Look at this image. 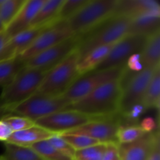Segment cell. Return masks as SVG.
<instances>
[{
  "instance_id": "obj_27",
  "label": "cell",
  "mask_w": 160,
  "mask_h": 160,
  "mask_svg": "<svg viewBox=\"0 0 160 160\" xmlns=\"http://www.w3.org/2000/svg\"><path fill=\"white\" fill-rule=\"evenodd\" d=\"M26 0H3L0 5V21L6 29L15 18Z\"/></svg>"
},
{
  "instance_id": "obj_37",
  "label": "cell",
  "mask_w": 160,
  "mask_h": 160,
  "mask_svg": "<svg viewBox=\"0 0 160 160\" xmlns=\"http://www.w3.org/2000/svg\"><path fill=\"white\" fill-rule=\"evenodd\" d=\"M5 30V27L3 26L2 23H1V21H0V32H2V31H3Z\"/></svg>"
},
{
  "instance_id": "obj_31",
  "label": "cell",
  "mask_w": 160,
  "mask_h": 160,
  "mask_svg": "<svg viewBox=\"0 0 160 160\" xmlns=\"http://www.w3.org/2000/svg\"><path fill=\"white\" fill-rule=\"evenodd\" d=\"M106 144H98L75 152L73 160H102L106 150Z\"/></svg>"
},
{
  "instance_id": "obj_18",
  "label": "cell",
  "mask_w": 160,
  "mask_h": 160,
  "mask_svg": "<svg viewBox=\"0 0 160 160\" xmlns=\"http://www.w3.org/2000/svg\"><path fill=\"white\" fill-rule=\"evenodd\" d=\"M54 133L35 124L31 128L12 132L7 142H6L20 145V146L31 147L34 144L47 140Z\"/></svg>"
},
{
  "instance_id": "obj_15",
  "label": "cell",
  "mask_w": 160,
  "mask_h": 160,
  "mask_svg": "<svg viewBox=\"0 0 160 160\" xmlns=\"http://www.w3.org/2000/svg\"><path fill=\"white\" fill-rule=\"evenodd\" d=\"M159 135V131H152L131 143L119 144V160H146Z\"/></svg>"
},
{
  "instance_id": "obj_13",
  "label": "cell",
  "mask_w": 160,
  "mask_h": 160,
  "mask_svg": "<svg viewBox=\"0 0 160 160\" xmlns=\"http://www.w3.org/2000/svg\"><path fill=\"white\" fill-rule=\"evenodd\" d=\"M92 119L88 116L74 110L63 109L35 120L37 126L48 130L54 134H63L74 130Z\"/></svg>"
},
{
  "instance_id": "obj_19",
  "label": "cell",
  "mask_w": 160,
  "mask_h": 160,
  "mask_svg": "<svg viewBox=\"0 0 160 160\" xmlns=\"http://www.w3.org/2000/svg\"><path fill=\"white\" fill-rule=\"evenodd\" d=\"M160 12L148 13L132 19L128 34L142 35L148 38L160 31Z\"/></svg>"
},
{
  "instance_id": "obj_16",
  "label": "cell",
  "mask_w": 160,
  "mask_h": 160,
  "mask_svg": "<svg viewBox=\"0 0 160 160\" xmlns=\"http://www.w3.org/2000/svg\"><path fill=\"white\" fill-rule=\"evenodd\" d=\"M45 0H26L15 18L5 29L9 39L31 27L33 20Z\"/></svg>"
},
{
  "instance_id": "obj_36",
  "label": "cell",
  "mask_w": 160,
  "mask_h": 160,
  "mask_svg": "<svg viewBox=\"0 0 160 160\" xmlns=\"http://www.w3.org/2000/svg\"><path fill=\"white\" fill-rule=\"evenodd\" d=\"M8 41H9V38H8V36L6 35L4 30L3 31L0 32V53H1L3 47L5 46V45H6V42H7Z\"/></svg>"
},
{
  "instance_id": "obj_34",
  "label": "cell",
  "mask_w": 160,
  "mask_h": 160,
  "mask_svg": "<svg viewBox=\"0 0 160 160\" xmlns=\"http://www.w3.org/2000/svg\"><path fill=\"white\" fill-rule=\"evenodd\" d=\"M146 160H160V141L159 135L156 138Z\"/></svg>"
},
{
  "instance_id": "obj_20",
  "label": "cell",
  "mask_w": 160,
  "mask_h": 160,
  "mask_svg": "<svg viewBox=\"0 0 160 160\" xmlns=\"http://www.w3.org/2000/svg\"><path fill=\"white\" fill-rule=\"evenodd\" d=\"M140 62L143 70L155 68L160 65V31L148 38L140 53Z\"/></svg>"
},
{
  "instance_id": "obj_1",
  "label": "cell",
  "mask_w": 160,
  "mask_h": 160,
  "mask_svg": "<svg viewBox=\"0 0 160 160\" xmlns=\"http://www.w3.org/2000/svg\"><path fill=\"white\" fill-rule=\"evenodd\" d=\"M122 88L120 79L102 84L84 98L71 103L65 109L81 112L95 119L106 118L119 112Z\"/></svg>"
},
{
  "instance_id": "obj_35",
  "label": "cell",
  "mask_w": 160,
  "mask_h": 160,
  "mask_svg": "<svg viewBox=\"0 0 160 160\" xmlns=\"http://www.w3.org/2000/svg\"><path fill=\"white\" fill-rule=\"evenodd\" d=\"M12 134V131L9 125L4 120H0V141L4 142H7Z\"/></svg>"
},
{
  "instance_id": "obj_5",
  "label": "cell",
  "mask_w": 160,
  "mask_h": 160,
  "mask_svg": "<svg viewBox=\"0 0 160 160\" xmlns=\"http://www.w3.org/2000/svg\"><path fill=\"white\" fill-rule=\"evenodd\" d=\"M118 0H88L67 20L73 35H81L101 23L114 13Z\"/></svg>"
},
{
  "instance_id": "obj_25",
  "label": "cell",
  "mask_w": 160,
  "mask_h": 160,
  "mask_svg": "<svg viewBox=\"0 0 160 160\" xmlns=\"http://www.w3.org/2000/svg\"><path fill=\"white\" fill-rule=\"evenodd\" d=\"M24 67L25 62L18 56L0 60V86L8 85Z\"/></svg>"
},
{
  "instance_id": "obj_21",
  "label": "cell",
  "mask_w": 160,
  "mask_h": 160,
  "mask_svg": "<svg viewBox=\"0 0 160 160\" xmlns=\"http://www.w3.org/2000/svg\"><path fill=\"white\" fill-rule=\"evenodd\" d=\"M63 0H45V2L39 9L31 27L45 26L52 24L57 20V15Z\"/></svg>"
},
{
  "instance_id": "obj_29",
  "label": "cell",
  "mask_w": 160,
  "mask_h": 160,
  "mask_svg": "<svg viewBox=\"0 0 160 160\" xmlns=\"http://www.w3.org/2000/svg\"><path fill=\"white\" fill-rule=\"evenodd\" d=\"M59 135L65 141H67L70 145L73 148L75 151L82 150L89 147L95 146V145L101 144L98 141L81 134H60Z\"/></svg>"
},
{
  "instance_id": "obj_22",
  "label": "cell",
  "mask_w": 160,
  "mask_h": 160,
  "mask_svg": "<svg viewBox=\"0 0 160 160\" xmlns=\"http://www.w3.org/2000/svg\"><path fill=\"white\" fill-rule=\"evenodd\" d=\"M113 45H105L95 48L80 59L78 64V71L80 76L95 70L106 58Z\"/></svg>"
},
{
  "instance_id": "obj_26",
  "label": "cell",
  "mask_w": 160,
  "mask_h": 160,
  "mask_svg": "<svg viewBox=\"0 0 160 160\" xmlns=\"http://www.w3.org/2000/svg\"><path fill=\"white\" fill-rule=\"evenodd\" d=\"M31 148L43 160H73V157L64 154L55 148L48 139L34 144Z\"/></svg>"
},
{
  "instance_id": "obj_32",
  "label": "cell",
  "mask_w": 160,
  "mask_h": 160,
  "mask_svg": "<svg viewBox=\"0 0 160 160\" xmlns=\"http://www.w3.org/2000/svg\"><path fill=\"white\" fill-rule=\"evenodd\" d=\"M2 120H4L9 125V127L12 130V132L22 131V130L31 128V127L35 125V123L33 120L26 118V117L17 115L6 117Z\"/></svg>"
},
{
  "instance_id": "obj_2",
  "label": "cell",
  "mask_w": 160,
  "mask_h": 160,
  "mask_svg": "<svg viewBox=\"0 0 160 160\" xmlns=\"http://www.w3.org/2000/svg\"><path fill=\"white\" fill-rule=\"evenodd\" d=\"M131 19L123 16L112 14L79 37L78 52L79 60L95 48L113 45L128 34Z\"/></svg>"
},
{
  "instance_id": "obj_38",
  "label": "cell",
  "mask_w": 160,
  "mask_h": 160,
  "mask_svg": "<svg viewBox=\"0 0 160 160\" xmlns=\"http://www.w3.org/2000/svg\"><path fill=\"white\" fill-rule=\"evenodd\" d=\"M2 2H3V0H0V5H1L2 3Z\"/></svg>"
},
{
  "instance_id": "obj_24",
  "label": "cell",
  "mask_w": 160,
  "mask_h": 160,
  "mask_svg": "<svg viewBox=\"0 0 160 160\" xmlns=\"http://www.w3.org/2000/svg\"><path fill=\"white\" fill-rule=\"evenodd\" d=\"M160 65L157 66L148 84L142 105L145 109L159 107Z\"/></svg>"
},
{
  "instance_id": "obj_9",
  "label": "cell",
  "mask_w": 160,
  "mask_h": 160,
  "mask_svg": "<svg viewBox=\"0 0 160 160\" xmlns=\"http://www.w3.org/2000/svg\"><path fill=\"white\" fill-rule=\"evenodd\" d=\"M156 67L145 69L138 73H133L122 88L119 105V112L123 117L138 105H142L148 84Z\"/></svg>"
},
{
  "instance_id": "obj_4",
  "label": "cell",
  "mask_w": 160,
  "mask_h": 160,
  "mask_svg": "<svg viewBox=\"0 0 160 160\" xmlns=\"http://www.w3.org/2000/svg\"><path fill=\"white\" fill-rule=\"evenodd\" d=\"M79 54L78 49L63 61L47 72L36 93L47 96H62L79 78L78 64Z\"/></svg>"
},
{
  "instance_id": "obj_30",
  "label": "cell",
  "mask_w": 160,
  "mask_h": 160,
  "mask_svg": "<svg viewBox=\"0 0 160 160\" xmlns=\"http://www.w3.org/2000/svg\"><path fill=\"white\" fill-rule=\"evenodd\" d=\"M88 0H63L57 15L58 20H67L74 16Z\"/></svg>"
},
{
  "instance_id": "obj_17",
  "label": "cell",
  "mask_w": 160,
  "mask_h": 160,
  "mask_svg": "<svg viewBox=\"0 0 160 160\" xmlns=\"http://www.w3.org/2000/svg\"><path fill=\"white\" fill-rule=\"evenodd\" d=\"M160 12L159 3L154 0H118L114 14L131 20L148 13Z\"/></svg>"
},
{
  "instance_id": "obj_3",
  "label": "cell",
  "mask_w": 160,
  "mask_h": 160,
  "mask_svg": "<svg viewBox=\"0 0 160 160\" xmlns=\"http://www.w3.org/2000/svg\"><path fill=\"white\" fill-rule=\"evenodd\" d=\"M47 72L24 67L8 85L3 87L0 105L12 109L36 93Z\"/></svg>"
},
{
  "instance_id": "obj_8",
  "label": "cell",
  "mask_w": 160,
  "mask_h": 160,
  "mask_svg": "<svg viewBox=\"0 0 160 160\" xmlns=\"http://www.w3.org/2000/svg\"><path fill=\"white\" fill-rule=\"evenodd\" d=\"M148 38L142 35L127 34L112 45L109 52L94 70L125 67L128 59L135 54H140Z\"/></svg>"
},
{
  "instance_id": "obj_23",
  "label": "cell",
  "mask_w": 160,
  "mask_h": 160,
  "mask_svg": "<svg viewBox=\"0 0 160 160\" xmlns=\"http://www.w3.org/2000/svg\"><path fill=\"white\" fill-rule=\"evenodd\" d=\"M4 152L1 160H43L31 147H23L4 142Z\"/></svg>"
},
{
  "instance_id": "obj_33",
  "label": "cell",
  "mask_w": 160,
  "mask_h": 160,
  "mask_svg": "<svg viewBox=\"0 0 160 160\" xmlns=\"http://www.w3.org/2000/svg\"><path fill=\"white\" fill-rule=\"evenodd\" d=\"M48 140V142H49L55 148H57L58 150H59L60 152H63L64 154L67 155V156H71V157L73 158L76 151H75V150L73 149V147H72L67 141L64 140L59 134H54L51 138H49Z\"/></svg>"
},
{
  "instance_id": "obj_11",
  "label": "cell",
  "mask_w": 160,
  "mask_h": 160,
  "mask_svg": "<svg viewBox=\"0 0 160 160\" xmlns=\"http://www.w3.org/2000/svg\"><path fill=\"white\" fill-rule=\"evenodd\" d=\"M123 116L120 113L110 117L92 120L88 123L63 134H81L98 141L100 143H117V134L122 126Z\"/></svg>"
},
{
  "instance_id": "obj_6",
  "label": "cell",
  "mask_w": 160,
  "mask_h": 160,
  "mask_svg": "<svg viewBox=\"0 0 160 160\" xmlns=\"http://www.w3.org/2000/svg\"><path fill=\"white\" fill-rule=\"evenodd\" d=\"M125 67L126 66L103 70H92L81 75L62 96L70 104L75 102L102 84L113 80L120 79Z\"/></svg>"
},
{
  "instance_id": "obj_7",
  "label": "cell",
  "mask_w": 160,
  "mask_h": 160,
  "mask_svg": "<svg viewBox=\"0 0 160 160\" xmlns=\"http://www.w3.org/2000/svg\"><path fill=\"white\" fill-rule=\"evenodd\" d=\"M70 103L63 96H47L34 94L24 102L12 109V114L26 117L35 121L48 115L63 110Z\"/></svg>"
},
{
  "instance_id": "obj_10",
  "label": "cell",
  "mask_w": 160,
  "mask_h": 160,
  "mask_svg": "<svg viewBox=\"0 0 160 160\" xmlns=\"http://www.w3.org/2000/svg\"><path fill=\"white\" fill-rule=\"evenodd\" d=\"M79 45L78 35H73L66 40L53 45L51 48L38 53L25 62V67L49 71L63 61Z\"/></svg>"
},
{
  "instance_id": "obj_14",
  "label": "cell",
  "mask_w": 160,
  "mask_h": 160,
  "mask_svg": "<svg viewBox=\"0 0 160 160\" xmlns=\"http://www.w3.org/2000/svg\"><path fill=\"white\" fill-rule=\"evenodd\" d=\"M49 25L51 24L45 26L30 27L25 31L16 34L15 36L9 39L0 53V60H4L20 56L33 43L36 38Z\"/></svg>"
},
{
  "instance_id": "obj_39",
  "label": "cell",
  "mask_w": 160,
  "mask_h": 160,
  "mask_svg": "<svg viewBox=\"0 0 160 160\" xmlns=\"http://www.w3.org/2000/svg\"><path fill=\"white\" fill-rule=\"evenodd\" d=\"M0 160H1V159H0Z\"/></svg>"
},
{
  "instance_id": "obj_12",
  "label": "cell",
  "mask_w": 160,
  "mask_h": 160,
  "mask_svg": "<svg viewBox=\"0 0 160 160\" xmlns=\"http://www.w3.org/2000/svg\"><path fill=\"white\" fill-rule=\"evenodd\" d=\"M67 21L59 20L45 28L33 42V43L18 56L23 62H26L38 53L51 48L53 45L73 36Z\"/></svg>"
},
{
  "instance_id": "obj_28",
  "label": "cell",
  "mask_w": 160,
  "mask_h": 160,
  "mask_svg": "<svg viewBox=\"0 0 160 160\" xmlns=\"http://www.w3.org/2000/svg\"><path fill=\"white\" fill-rule=\"evenodd\" d=\"M142 126L124 125L119 128L117 134V141L119 144H128L138 140L147 134Z\"/></svg>"
}]
</instances>
